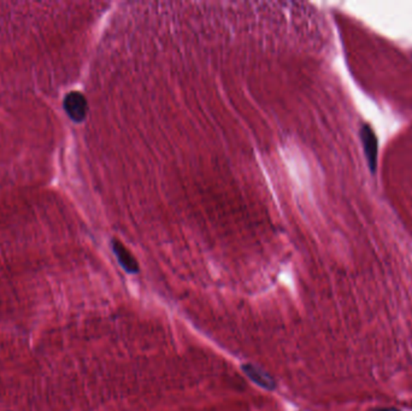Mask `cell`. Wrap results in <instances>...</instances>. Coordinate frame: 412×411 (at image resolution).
Returning a JSON list of instances; mask_svg holds the SVG:
<instances>
[{
  "instance_id": "cell-1",
  "label": "cell",
  "mask_w": 412,
  "mask_h": 411,
  "mask_svg": "<svg viewBox=\"0 0 412 411\" xmlns=\"http://www.w3.org/2000/svg\"><path fill=\"white\" fill-rule=\"evenodd\" d=\"M64 110L66 115L69 116L70 120L74 122H82L85 120L87 112H88V103L85 96L80 92H70L66 95L63 101Z\"/></svg>"
},
{
  "instance_id": "cell-2",
  "label": "cell",
  "mask_w": 412,
  "mask_h": 411,
  "mask_svg": "<svg viewBox=\"0 0 412 411\" xmlns=\"http://www.w3.org/2000/svg\"><path fill=\"white\" fill-rule=\"evenodd\" d=\"M361 139H362L367 164L370 171L374 173L376 171V163H378V139L369 125H363Z\"/></svg>"
},
{
  "instance_id": "cell-3",
  "label": "cell",
  "mask_w": 412,
  "mask_h": 411,
  "mask_svg": "<svg viewBox=\"0 0 412 411\" xmlns=\"http://www.w3.org/2000/svg\"><path fill=\"white\" fill-rule=\"evenodd\" d=\"M112 251L114 256L119 261V266H122L127 273L130 274H136L139 273V264L135 260L134 256L130 253V251L125 249V246L117 240H112Z\"/></svg>"
},
{
  "instance_id": "cell-4",
  "label": "cell",
  "mask_w": 412,
  "mask_h": 411,
  "mask_svg": "<svg viewBox=\"0 0 412 411\" xmlns=\"http://www.w3.org/2000/svg\"><path fill=\"white\" fill-rule=\"evenodd\" d=\"M243 371L259 387L265 388L268 391H273V390L276 388V382L274 380L273 376L270 375L267 371H263V369H260L258 366L250 364L249 363V364L243 366Z\"/></svg>"
}]
</instances>
